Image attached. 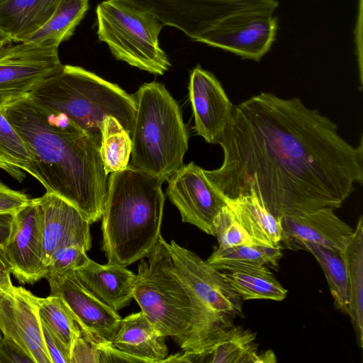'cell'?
Instances as JSON below:
<instances>
[{
    "label": "cell",
    "mask_w": 363,
    "mask_h": 363,
    "mask_svg": "<svg viewBox=\"0 0 363 363\" xmlns=\"http://www.w3.org/2000/svg\"><path fill=\"white\" fill-rule=\"evenodd\" d=\"M218 144L222 165L204 170L211 184L226 199L253 192L276 217L335 210L362 184V138L354 147L298 98L261 92L235 106Z\"/></svg>",
    "instance_id": "1"
},
{
    "label": "cell",
    "mask_w": 363,
    "mask_h": 363,
    "mask_svg": "<svg viewBox=\"0 0 363 363\" xmlns=\"http://www.w3.org/2000/svg\"><path fill=\"white\" fill-rule=\"evenodd\" d=\"M1 108L33 157L46 191L72 204L91 224L101 218L108 174L94 140L65 114L29 94Z\"/></svg>",
    "instance_id": "2"
},
{
    "label": "cell",
    "mask_w": 363,
    "mask_h": 363,
    "mask_svg": "<svg viewBox=\"0 0 363 363\" xmlns=\"http://www.w3.org/2000/svg\"><path fill=\"white\" fill-rule=\"evenodd\" d=\"M162 183L130 164L111 173L101 216V249L108 262L126 267L155 247L165 201Z\"/></svg>",
    "instance_id": "3"
},
{
    "label": "cell",
    "mask_w": 363,
    "mask_h": 363,
    "mask_svg": "<svg viewBox=\"0 0 363 363\" xmlns=\"http://www.w3.org/2000/svg\"><path fill=\"white\" fill-rule=\"evenodd\" d=\"M191 304L189 331L179 344L193 362H203L215 347L243 318V300L215 269L174 240L167 242Z\"/></svg>",
    "instance_id": "4"
},
{
    "label": "cell",
    "mask_w": 363,
    "mask_h": 363,
    "mask_svg": "<svg viewBox=\"0 0 363 363\" xmlns=\"http://www.w3.org/2000/svg\"><path fill=\"white\" fill-rule=\"evenodd\" d=\"M30 96L65 114L100 147L103 122L115 117L131 135L136 105L133 94L82 67L62 65Z\"/></svg>",
    "instance_id": "5"
},
{
    "label": "cell",
    "mask_w": 363,
    "mask_h": 363,
    "mask_svg": "<svg viewBox=\"0 0 363 363\" xmlns=\"http://www.w3.org/2000/svg\"><path fill=\"white\" fill-rule=\"evenodd\" d=\"M136 105L131 133L130 165L167 181L183 164L189 134L179 105L161 83L143 84L133 94Z\"/></svg>",
    "instance_id": "6"
},
{
    "label": "cell",
    "mask_w": 363,
    "mask_h": 363,
    "mask_svg": "<svg viewBox=\"0 0 363 363\" xmlns=\"http://www.w3.org/2000/svg\"><path fill=\"white\" fill-rule=\"evenodd\" d=\"M146 258L139 260L133 298L161 333L179 345L191 327V304L162 235Z\"/></svg>",
    "instance_id": "7"
},
{
    "label": "cell",
    "mask_w": 363,
    "mask_h": 363,
    "mask_svg": "<svg viewBox=\"0 0 363 363\" xmlns=\"http://www.w3.org/2000/svg\"><path fill=\"white\" fill-rule=\"evenodd\" d=\"M97 35L113 55L144 71L162 75L171 66L159 45L163 25L152 15L118 0H106L96 10Z\"/></svg>",
    "instance_id": "8"
},
{
    "label": "cell",
    "mask_w": 363,
    "mask_h": 363,
    "mask_svg": "<svg viewBox=\"0 0 363 363\" xmlns=\"http://www.w3.org/2000/svg\"><path fill=\"white\" fill-rule=\"evenodd\" d=\"M147 13L164 26L182 30L195 41L229 16L250 11H274L276 0H118Z\"/></svg>",
    "instance_id": "9"
},
{
    "label": "cell",
    "mask_w": 363,
    "mask_h": 363,
    "mask_svg": "<svg viewBox=\"0 0 363 363\" xmlns=\"http://www.w3.org/2000/svg\"><path fill=\"white\" fill-rule=\"evenodd\" d=\"M58 48L12 43L0 48V104L30 94L62 67Z\"/></svg>",
    "instance_id": "10"
},
{
    "label": "cell",
    "mask_w": 363,
    "mask_h": 363,
    "mask_svg": "<svg viewBox=\"0 0 363 363\" xmlns=\"http://www.w3.org/2000/svg\"><path fill=\"white\" fill-rule=\"evenodd\" d=\"M273 13L258 10L229 16L195 41L259 61L275 39L277 19Z\"/></svg>",
    "instance_id": "11"
},
{
    "label": "cell",
    "mask_w": 363,
    "mask_h": 363,
    "mask_svg": "<svg viewBox=\"0 0 363 363\" xmlns=\"http://www.w3.org/2000/svg\"><path fill=\"white\" fill-rule=\"evenodd\" d=\"M3 250L11 274L19 283L32 285L45 278L43 219L35 199L14 213Z\"/></svg>",
    "instance_id": "12"
},
{
    "label": "cell",
    "mask_w": 363,
    "mask_h": 363,
    "mask_svg": "<svg viewBox=\"0 0 363 363\" xmlns=\"http://www.w3.org/2000/svg\"><path fill=\"white\" fill-rule=\"evenodd\" d=\"M167 182V196L178 209L182 222L213 235V219L226 203L206 177L204 169L191 162L183 164Z\"/></svg>",
    "instance_id": "13"
},
{
    "label": "cell",
    "mask_w": 363,
    "mask_h": 363,
    "mask_svg": "<svg viewBox=\"0 0 363 363\" xmlns=\"http://www.w3.org/2000/svg\"><path fill=\"white\" fill-rule=\"evenodd\" d=\"M48 283L50 294L61 298L85 339L97 344H113L121 316L91 294L74 270Z\"/></svg>",
    "instance_id": "14"
},
{
    "label": "cell",
    "mask_w": 363,
    "mask_h": 363,
    "mask_svg": "<svg viewBox=\"0 0 363 363\" xmlns=\"http://www.w3.org/2000/svg\"><path fill=\"white\" fill-rule=\"evenodd\" d=\"M38 296L12 285L0 292V330L19 345L34 363H52L42 332Z\"/></svg>",
    "instance_id": "15"
},
{
    "label": "cell",
    "mask_w": 363,
    "mask_h": 363,
    "mask_svg": "<svg viewBox=\"0 0 363 363\" xmlns=\"http://www.w3.org/2000/svg\"><path fill=\"white\" fill-rule=\"evenodd\" d=\"M189 96L196 133L208 143L218 144L231 121L235 106L217 78L199 65L190 72Z\"/></svg>",
    "instance_id": "16"
},
{
    "label": "cell",
    "mask_w": 363,
    "mask_h": 363,
    "mask_svg": "<svg viewBox=\"0 0 363 363\" xmlns=\"http://www.w3.org/2000/svg\"><path fill=\"white\" fill-rule=\"evenodd\" d=\"M334 208L314 211L281 217L280 244L291 250L302 244H317L342 253L352 240L354 229L341 220Z\"/></svg>",
    "instance_id": "17"
},
{
    "label": "cell",
    "mask_w": 363,
    "mask_h": 363,
    "mask_svg": "<svg viewBox=\"0 0 363 363\" xmlns=\"http://www.w3.org/2000/svg\"><path fill=\"white\" fill-rule=\"evenodd\" d=\"M35 200L42 214L43 261L46 267L52 253L61 247L79 245L86 252L91 249V223L79 209L47 191Z\"/></svg>",
    "instance_id": "18"
},
{
    "label": "cell",
    "mask_w": 363,
    "mask_h": 363,
    "mask_svg": "<svg viewBox=\"0 0 363 363\" xmlns=\"http://www.w3.org/2000/svg\"><path fill=\"white\" fill-rule=\"evenodd\" d=\"M74 272L91 294L115 311L128 306L133 298L136 274L125 267L101 264L89 258Z\"/></svg>",
    "instance_id": "19"
},
{
    "label": "cell",
    "mask_w": 363,
    "mask_h": 363,
    "mask_svg": "<svg viewBox=\"0 0 363 363\" xmlns=\"http://www.w3.org/2000/svg\"><path fill=\"white\" fill-rule=\"evenodd\" d=\"M164 338L141 311L121 318L113 345L147 363H157L168 354Z\"/></svg>",
    "instance_id": "20"
},
{
    "label": "cell",
    "mask_w": 363,
    "mask_h": 363,
    "mask_svg": "<svg viewBox=\"0 0 363 363\" xmlns=\"http://www.w3.org/2000/svg\"><path fill=\"white\" fill-rule=\"evenodd\" d=\"M225 201L255 244L281 246V217L271 213L253 192Z\"/></svg>",
    "instance_id": "21"
},
{
    "label": "cell",
    "mask_w": 363,
    "mask_h": 363,
    "mask_svg": "<svg viewBox=\"0 0 363 363\" xmlns=\"http://www.w3.org/2000/svg\"><path fill=\"white\" fill-rule=\"evenodd\" d=\"M58 0H5L0 3V28L13 42H23L51 16Z\"/></svg>",
    "instance_id": "22"
},
{
    "label": "cell",
    "mask_w": 363,
    "mask_h": 363,
    "mask_svg": "<svg viewBox=\"0 0 363 363\" xmlns=\"http://www.w3.org/2000/svg\"><path fill=\"white\" fill-rule=\"evenodd\" d=\"M89 0H58L49 19L23 42L57 48L73 34L86 11Z\"/></svg>",
    "instance_id": "23"
},
{
    "label": "cell",
    "mask_w": 363,
    "mask_h": 363,
    "mask_svg": "<svg viewBox=\"0 0 363 363\" xmlns=\"http://www.w3.org/2000/svg\"><path fill=\"white\" fill-rule=\"evenodd\" d=\"M347 267L350 316L359 347L363 345V218L360 216L354 235L342 252Z\"/></svg>",
    "instance_id": "24"
},
{
    "label": "cell",
    "mask_w": 363,
    "mask_h": 363,
    "mask_svg": "<svg viewBox=\"0 0 363 363\" xmlns=\"http://www.w3.org/2000/svg\"><path fill=\"white\" fill-rule=\"evenodd\" d=\"M220 272L243 301L268 299L281 301L286 297L288 291L267 267Z\"/></svg>",
    "instance_id": "25"
},
{
    "label": "cell",
    "mask_w": 363,
    "mask_h": 363,
    "mask_svg": "<svg viewBox=\"0 0 363 363\" xmlns=\"http://www.w3.org/2000/svg\"><path fill=\"white\" fill-rule=\"evenodd\" d=\"M256 333L243 327L234 326L208 356L210 363H274L272 351L258 353Z\"/></svg>",
    "instance_id": "26"
},
{
    "label": "cell",
    "mask_w": 363,
    "mask_h": 363,
    "mask_svg": "<svg viewBox=\"0 0 363 363\" xmlns=\"http://www.w3.org/2000/svg\"><path fill=\"white\" fill-rule=\"evenodd\" d=\"M281 257V246L249 244L224 249L216 247L206 262L219 271L261 267L277 269Z\"/></svg>",
    "instance_id": "27"
},
{
    "label": "cell",
    "mask_w": 363,
    "mask_h": 363,
    "mask_svg": "<svg viewBox=\"0 0 363 363\" xmlns=\"http://www.w3.org/2000/svg\"><path fill=\"white\" fill-rule=\"evenodd\" d=\"M0 169L22 182L28 173L38 180L35 162L21 135L4 115L0 104Z\"/></svg>",
    "instance_id": "28"
},
{
    "label": "cell",
    "mask_w": 363,
    "mask_h": 363,
    "mask_svg": "<svg viewBox=\"0 0 363 363\" xmlns=\"http://www.w3.org/2000/svg\"><path fill=\"white\" fill-rule=\"evenodd\" d=\"M300 250L311 253L322 268L335 307L348 314L350 290L347 267L342 253L317 244L303 243Z\"/></svg>",
    "instance_id": "29"
},
{
    "label": "cell",
    "mask_w": 363,
    "mask_h": 363,
    "mask_svg": "<svg viewBox=\"0 0 363 363\" xmlns=\"http://www.w3.org/2000/svg\"><path fill=\"white\" fill-rule=\"evenodd\" d=\"M132 151L129 133L113 116H108L103 122L100 155L106 173L123 170L128 166Z\"/></svg>",
    "instance_id": "30"
},
{
    "label": "cell",
    "mask_w": 363,
    "mask_h": 363,
    "mask_svg": "<svg viewBox=\"0 0 363 363\" xmlns=\"http://www.w3.org/2000/svg\"><path fill=\"white\" fill-rule=\"evenodd\" d=\"M40 321L69 350L82 333L61 298L50 295L37 298Z\"/></svg>",
    "instance_id": "31"
},
{
    "label": "cell",
    "mask_w": 363,
    "mask_h": 363,
    "mask_svg": "<svg viewBox=\"0 0 363 363\" xmlns=\"http://www.w3.org/2000/svg\"><path fill=\"white\" fill-rule=\"evenodd\" d=\"M212 230L213 236L218 240V248L220 249L255 244L227 204L214 216Z\"/></svg>",
    "instance_id": "32"
},
{
    "label": "cell",
    "mask_w": 363,
    "mask_h": 363,
    "mask_svg": "<svg viewBox=\"0 0 363 363\" xmlns=\"http://www.w3.org/2000/svg\"><path fill=\"white\" fill-rule=\"evenodd\" d=\"M89 257L79 245H67L57 249L47 265L45 278L48 281L56 279L84 265Z\"/></svg>",
    "instance_id": "33"
},
{
    "label": "cell",
    "mask_w": 363,
    "mask_h": 363,
    "mask_svg": "<svg viewBox=\"0 0 363 363\" xmlns=\"http://www.w3.org/2000/svg\"><path fill=\"white\" fill-rule=\"evenodd\" d=\"M99 344L85 339L82 335L74 341L70 352V363H99Z\"/></svg>",
    "instance_id": "34"
},
{
    "label": "cell",
    "mask_w": 363,
    "mask_h": 363,
    "mask_svg": "<svg viewBox=\"0 0 363 363\" xmlns=\"http://www.w3.org/2000/svg\"><path fill=\"white\" fill-rule=\"evenodd\" d=\"M30 201L24 192L11 189L0 180V214H14Z\"/></svg>",
    "instance_id": "35"
},
{
    "label": "cell",
    "mask_w": 363,
    "mask_h": 363,
    "mask_svg": "<svg viewBox=\"0 0 363 363\" xmlns=\"http://www.w3.org/2000/svg\"><path fill=\"white\" fill-rule=\"evenodd\" d=\"M46 349L52 363H70V351L64 343L41 322Z\"/></svg>",
    "instance_id": "36"
},
{
    "label": "cell",
    "mask_w": 363,
    "mask_h": 363,
    "mask_svg": "<svg viewBox=\"0 0 363 363\" xmlns=\"http://www.w3.org/2000/svg\"><path fill=\"white\" fill-rule=\"evenodd\" d=\"M0 363H34L27 353L15 342L0 336Z\"/></svg>",
    "instance_id": "37"
},
{
    "label": "cell",
    "mask_w": 363,
    "mask_h": 363,
    "mask_svg": "<svg viewBox=\"0 0 363 363\" xmlns=\"http://www.w3.org/2000/svg\"><path fill=\"white\" fill-rule=\"evenodd\" d=\"M11 274V269L5 257L3 246H0V292L9 289L13 285Z\"/></svg>",
    "instance_id": "38"
},
{
    "label": "cell",
    "mask_w": 363,
    "mask_h": 363,
    "mask_svg": "<svg viewBox=\"0 0 363 363\" xmlns=\"http://www.w3.org/2000/svg\"><path fill=\"white\" fill-rule=\"evenodd\" d=\"M13 215L12 213L0 214V246H4L7 241Z\"/></svg>",
    "instance_id": "39"
},
{
    "label": "cell",
    "mask_w": 363,
    "mask_h": 363,
    "mask_svg": "<svg viewBox=\"0 0 363 363\" xmlns=\"http://www.w3.org/2000/svg\"><path fill=\"white\" fill-rule=\"evenodd\" d=\"M13 43L11 37L0 28V48Z\"/></svg>",
    "instance_id": "40"
},
{
    "label": "cell",
    "mask_w": 363,
    "mask_h": 363,
    "mask_svg": "<svg viewBox=\"0 0 363 363\" xmlns=\"http://www.w3.org/2000/svg\"><path fill=\"white\" fill-rule=\"evenodd\" d=\"M4 1H5V0H0V3L3 2Z\"/></svg>",
    "instance_id": "41"
},
{
    "label": "cell",
    "mask_w": 363,
    "mask_h": 363,
    "mask_svg": "<svg viewBox=\"0 0 363 363\" xmlns=\"http://www.w3.org/2000/svg\"><path fill=\"white\" fill-rule=\"evenodd\" d=\"M0 336H1V335H0Z\"/></svg>",
    "instance_id": "42"
}]
</instances>
